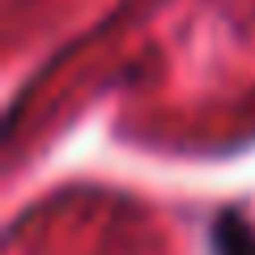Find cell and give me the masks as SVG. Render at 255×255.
<instances>
[{"label": "cell", "mask_w": 255, "mask_h": 255, "mask_svg": "<svg viewBox=\"0 0 255 255\" xmlns=\"http://www.w3.org/2000/svg\"><path fill=\"white\" fill-rule=\"evenodd\" d=\"M213 255H255V226L238 209H221L209 226Z\"/></svg>", "instance_id": "6da1fadb"}]
</instances>
